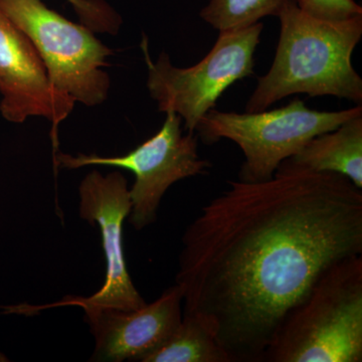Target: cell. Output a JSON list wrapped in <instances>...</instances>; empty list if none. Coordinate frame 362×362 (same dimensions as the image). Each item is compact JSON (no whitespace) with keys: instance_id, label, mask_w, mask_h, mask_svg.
<instances>
[{"instance_id":"1","label":"cell","mask_w":362,"mask_h":362,"mask_svg":"<svg viewBox=\"0 0 362 362\" xmlns=\"http://www.w3.org/2000/svg\"><path fill=\"white\" fill-rule=\"evenodd\" d=\"M182 235L175 284L233 362H262L290 311L340 259L362 254V192L337 173L279 166L228 181Z\"/></svg>"},{"instance_id":"2","label":"cell","mask_w":362,"mask_h":362,"mask_svg":"<svg viewBox=\"0 0 362 362\" xmlns=\"http://www.w3.org/2000/svg\"><path fill=\"white\" fill-rule=\"evenodd\" d=\"M280 37L270 70L246 105L261 112L292 95L333 96L362 103V78L352 54L362 37V16L342 21L317 18L297 0H287L279 14Z\"/></svg>"},{"instance_id":"3","label":"cell","mask_w":362,"mask_h":362,"mask_svg":"<svg viewBox=\"0 0 362 362\" xmlns=\"http://www.w3.org/2000/svg\"><path fill=\"white\" fill-rule=\"evenodd\" d=\"M263 361H362L361 255L324 272L285 317Z\"/></svg>"},{"instance_id":"4","label":"cell","mask_w":362,"mask_h":362,"mask_svg":"<svg viewBox=\"0 0 362 362\" xmlns=\"http://www.w3.org/2000/svg\"><path fill=\"white\" fill-rule=\"evenodd\" d=\"M361 115V105L342 111H317L297 98L271 111L235 113L211 109L195 132L207 144L221 139L235 142L245 158L238 180L258 182L273 177L280 164L312 138Z\"/></svg>"},{"instance_id":"5","label":"cell","mask_w":362,"mask_h":362,"mask_svg":"<svg viewBox=\"0 0 362 362\" xmlns=\"http://www.w3.org/2000/svg\"><path fill=\"white\" fill-rule=\"evenodd\" d=\"M264 25L257 23L239 30L220 32L213 49L197 65L173 66L166 52L156 62L149 56L144 39L143 52L147 70V88L158 111L175 112L185 129L194 133L207 112L230 86L254 75L255 52L261 42Z\"/></svg>"},{"instance_id":"6","label":"cell","mask_w":362,"mask_h":362,"mask_svg":"<svg viewBox=\"0 0 362 362\" xmlns=\"http://www.w3.org/2000/svg\"><path fill=\"white\" fill-rule=\"evenodd\" d=\"M0 6L32 40L57 90L88 107L106 101L111 83L103 68L114 52L92 30L42 0H0Z\"/></svg>"},{"instance_id":"7","label":"cell","mask_w":362,"mask_h":362,"mask_svg":"<svg viewBox=\"0 0 362 362\" xmlns=\"http://www.w3.org/2000/svg\"><path fill=\"white\" fill-rule=\"evenodd\" d=\"M165 115L158 132L125 156H73L59 152L54 156V164L69 169L111 166L134 173L135 182L129 189V221L135 230H141L156 221L162 197L171 185L185 178L204 175L211 168V162L199 156L194 133L183 134L180 116L170 111Z\"/></svg>"},{"instance_id":"8","label":"cell","mask_w":362,"mask_h":362,"mask_svg":"<svg viewBox=\"0 0 362 362\" xmlns=\"http://www.w3.org/2000/svg\"><path fill=\"white\" fill-rule=\"evenodd\" d=\"M78 192L81 218L92 225L97 223L101 230L107 265L103 286L90 297L68 296L45 306L21 305L14 307L16 313L35 314L62 306L131 311L146 305L131 280L124 254L123 223L131 211L127 180L118 171L105 176L94 170L82 180Z\"/></svg>"},{"instance_id":"9","label":"cell","mask_w":362,"mask_h":362,"mask_svg":"<svg viewBox=\"0 0 362 362\" xmlns=\"http://www.w3.org/2000/svg\"><path fill=\"white\" fill-rule=\"evenodd\" d=\"M0 113L11 123L42 117L52 123L54 150L58 148L59 126L76 102L57 90L32 40L0 6Z\"/></svg>"},{"instance_id":"10","label":"cell","mask_w":362,"mask_h":362,"mask_svg":"<svg viewBox=\"0 0 362 362\" xmlns=\"http://www.w3.org/2000/svg\"><path fill=\"white\" fill-rule=\"evenodd\" d=\"M182 292L175 284L136 310L82 307L96 339L92 361H142L175 333L182 319Z\"/></svg>"},{"instance_id":"11","label":"cell","mask_w":362,"mask_h":362,"mask_svg":"<svg viewBox=\"0 0 362 362\" xmlns=\"http://www.w3.org/2000/svg\"><path fill=\"white\" fill-rule=\"evenodd\" d=\"M280 166L309 173H337L362 189V115L312 138Z\"/></svg>"},{"instance_id":"12","label":"cell","mask_w":362,"mask_h":362,"mask_svg":"<svg viewBox=\"0 0 362 362\" xmlns=\"http://www.w3.org/2000/svg\"><path fill=\"white\" fill-rule=\"evenodd\" d=\"M141 362H233L213 331L192 314L182 313L175 333Z\"/></svg>"},{"instance_id":"13","label":"cell","mask_w":362,"mask_h":362,"mask_svg":"<svg viewBox=\"0 0 362 362\" xmlns=\"http://www.w3.org/2000/svg\"><path fill=\"white\" fill-rule=\"evenodd\" d=\"M287 0H209L202 9V20L220 32L239 30L279 16Z\"/></svg>"},{"instance_id":"14","label":"cell","mask_w":362,"mask_h":362,"mask_svg":"<svg viewBox=\"0 0 362 362\" xmlns=\"http://www.w3.org/2000/svg\"><path fill=\"white\" fill-rule=\"evenodd\" d=\"M78 14L81 23L94 33L115 35L120 28V16L104 0H66Z\"/></svg>"},{"instance_id":"15","label":"cell","mask_w":362,"mask_h":362,"mask_svg":"<svg viewBox=\"0 0 362 362\" xmlns=\"http://www.w3.org/2000/svg\"><path fill=\"white\" fill-rule=\"evenodd\" d=\"M305 13L317 18L342 21L362 16V7L354 0H297Z\"/></svg>"}]
</instances>
